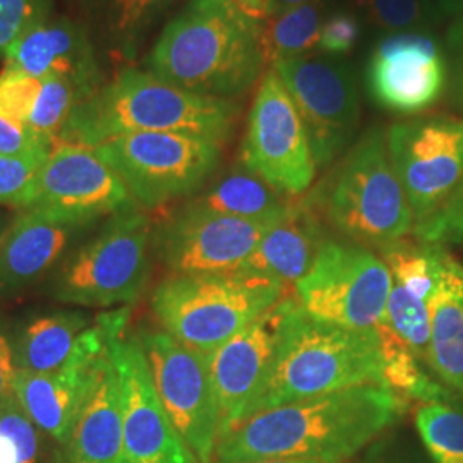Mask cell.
I'll return each mask as SVG.
<instances>
[{
	"label": "cell",
	"mask_w": 463,
	"mask_h": 463,
	"mask_svg": "<svg viewBox=\"0 0 463 463\" xmlns=\"http://www.w3.org/2000/svg\"><path fill=\"white\" fill-rule=\"evenodd\" d=\"M415 428L432 457H463V414L448 403H420Z\"/></svg>",
	"instance_id": "4dcf8cb0"
},
{
	"label": "cell",
	"mask_w": 463,
	"mask_h": 463,
	"mask_svg": "<svg viewBox=\"0 0 463 463\" xmlns=\"http://www.w3.org/2000/svg\"><path fill=\"white\" fill-rule=\"evenodd\" d=\"M361 38V24L359 19L340 11L331 14L321 26L319 49L330 55H345L355 47Z\"/></svg>",
	"instance_id": "74e56055"
},
{
	"label": "cell",
	"mask_w": 463,
	"mask_h": 463,
	"mask_svg": "<svg viewBox=\"0 0 463 463\" xmlns=\"http://www.w3.org/2000/svg\"><path fill=\"white\" fill-rule=\"evenodd\" d=\"M409 402L383 384H364L252 415L223 434L213 463L302 458L345 463L359 457L398 419Z\"/></svg>",
	"instance_id": "6da1fadb"
},
{
	"label": "cell",
	"mask_w": 463,
	"mask_h": 463,
	"mask_svg": "<svg viewBox=\"0 0 463 463\" xmlns=\"http://www.w3.org/2000/svg\"><path fill=\"white\" fill-rule=\"evenodd\" d=\"M271 225L223 215L187 203L155 233V248L174 275L241 269Z\"/></svg>",
	"instance_id": "5bb4252c"
},
{
	"label": "cell",
	"mask_w": 463,
	"mask_h": 463,
	"mask_svg": "<svg viewBox=\"0 0 463 463\" xmlns=\"http://www.w3.org/2000/svg\"><path fill=\"white\" fill-rule=\"evenodd\" d=\"M215 139L183 133H134L93 151L128 187L137 206L155 210L196 193L222 156Z\"/></svg>",
	"instance_id": "ba28073f"
},
{
	"label": "cell",
	"mask_w": 463,
	"mask_h": 463,
	"mask_svg": "<svg viewBox=\"0 0 463 463\" xmlns=\"http://www.w3.org/2000/svg\"><path fill=\"white\" fill-rule=\"evenodd\" d=\"M2 53L5 69L21 71L36 80L50 74L66 78L76 86L80 101L101 88L95 50L81 26L71 19L43 17L19 34Z\"/></svg>",
	"instance_id": "d6986e66"
},
{
	"label": "cell",
	"mask_w": 463,
	"mask_h": 463,
	"mask_svg": "<svg viewBox=\"0 0 463 463\" xmlns=\"http://www.w3.org/2000/svg\"><path fill=\"white\" fill-rule=\"evenodd\" d=\"M47 158L49 155H0V204H11L23 210Z\"/></svg>",
	"instance_id": "d6a6232c"
},
{
	"label": "cell",
	"mask_w": 463,
	"mask_h": 463,
	"mask_svg": "<svg viewBox=\"0 0 463 463\" xmlns=\"http://www.w3.org/2000/svg\"><path fill=\"white\" fill-rule=\"evenodd\" d=\"M16 364L11 345V335L4 328L0 321V411L16 397L14 381H16Z\"/></svg>",
	"instance_id": "7bdbcfd3"
},
{
	"label": "cell",
	"mask_w": 463,
	"mask_h": 463,
	"mask_svg": "<svg viewBox=\"0 0 463 463\" xmlns=\"http://www.w3.org/2000/svg\"><path fill=\"white\" fill-rule=\"evenodd\" d=\"M53 146L34 133L30 126L0 117V155L30 156L50 155Z\"/></svg>",
	"instance_id": "f35d334b"
},
{
	"label": "cell",
	"mask_w": 463,
	"mask_h": 463,
	"mask_svg": "<svg viewBox=\"0 0 463 463\" xmlns=\"http://www.w3.org/2000/svg\"><path fill=\"white\" fill-rule=\"evenodd\" d=\"M307 199L333 231L365 248L380 250L414 231L383 129L364 134Z\"/></svg>",
	"instance_id": "5b68a950"
},
{
	"label": "cell",
	"mask_w": 463,
	"mask_h": 463,
	"mask_svg": "<svg viewBox=\"0 0 463 463\" xmlns=\"http://www.w3.org/2000/svg\"><path fill=\"white\" fill-rule=\"evenodd\" d=\"M311 0H269V11H268V17L273 16V14H279L283 13L287 9H292V7H298L302 4H307Z\"/></svg>",
	"instance_id": "f6af8a7d"
},
{
	"label": "cell",
	"mask_w": 463,
	"mask_h": 463,
	"mask_svg": "<svg viewBox=\"0 0 463 463\" xmlns=\"http://www.w3.org/2000/svg\"><path fill=\"white\" fill-rule=\"evenodd\" d=\"M91 225L21 210L0 242V290H19L49 273Z\"/></svg>",
	"instance_id": "44dd1931"
},
{
	"label": "cell",
	"mask_w": 463,
	"mask_h": 463,
	"mask_svg": "<svg viewBox=\"0 0 463 463\" xmlns=\"http://www.w3.org/2000/svg\"><path fill=\"white\" fill-rule=\"evenodd\" d=\"M117 338L90 367L81 411L64 447L66 463H117L124 434L122 383L114 357Z\"/></svg>",
	"instance_id": "ffe728a7"
},
{
	"label": "cell",
	"mask_w": 463,
	"mask_h": 463,
	"mask_svg": "<svg viewBox=\"0 0 463 463\" xmlns=\"http://www.w3.org/2000/svg\"><path fill=\"white\" fill-rule=\"evenodd\" d=\"M448 88L453 105L463 109V21L457 23L447 40Z\"/></svg>",
	"instance_id": "60d3db41"
},
{
	"label": "cell",
	"mask_w": 463,
	"mask_h": 463,
	"mask_svg": "<svg viewBox=\"0 0 463 463\" xmlns=\"http://www.w3.org/2000/svg\"><path fill=\"white\" fill-rule=\"evenodd\" d=\"M374 330L380 336L383 384L386 388L409 403L412 400L420 403H451V392L426 373V364L384 319Z\"/></svg>",
	"instance_id": "484cf974"
},
{
	"label": "cell",
	"mask_w": 463,
	"mask_h": 463,
	"mask_svg": "<svg viewBox=\"0 0 463 463\" xmlns=\"http://www.w3.org/2000/svg\"><path fill=\"white\" fill-rule=\"evenodd\" d=\"M323 4L311 0L268 17L263 23L266 64L309 55L319 47L323 26Z\"/></svg>",
	"instance_id": "4316f807"
},
{
	"label": "cell",
	"mask_w": 463,
	"mask_h": 463,
	"mask_svg": "<svg viewBox=\"0 0 463 463\" xmlns=\"http://www.w3.org/2000/svg\"><path fill=\"white\" fill-rule=\"evenodd\" d=\"M355 4L378 28L398 33L419 28L436 13L430 0H355Z\"/></svg>",
	"instance_id": "1f68e13d"
},
{
	"label": "cell",
	"mask_w": 463,
	"mask_h": 463,
	"mask_svg": "<svg viewBox=\"0 0 463 463\" xmlns=\"http://www.w3.org/2000/svg\"><path fill=\"white\" fill-rule=\"evenodd\" d=\"M80 103L76 86L62 76L42 78V90L28 126L55 148L72 109Z\"/></svg>",
	"instance_id": "f546056e"
},
{
	"label": "cell",
	"mask_w": 463,
	"mask_h": 463,
	"mask_svg": "<svg viewBox=\"0 0 463 463\" xmlns=\"http://www.w3.org/2000/svg\"><path fill=\"white\" fill-rule=\"evenodd\" d=\"M386 141L415 227L434 215L462 183L463 120L415 117L393 124Z\"/></svg>",
	"instance_id": "7c38bea8"
},
{
	"label": "cell",
	"mask_w": 463,
	"mask_h": 463,
	"mask_svg": "<svg viewBox=\"0 0 463 463\" xmlns=\"http://www.w3.org/2000/svg\"><path fill=\"white\" fill-rule=\"evenodd\" d=\"M296 307V298L285 296L223 345L204 354L223 420L222 436L242 422L249 403L269 374Z\"/></svg>",
	"instance_id": "2e32d148"
},
{
	"label": "cell",
	"mask_w": 463,
	"mask_h": 463,
	"mask_svg": "<svg viewBox=\"0 0 463 463\" xmlns=\"http://www.w3.org/2000/svg\"><path fill=\"white\" fill-rule=\"evenodd\" d=\"M249 463H325L319 460H302V458H275V460H260V462Z\"/></svg>",
	"instance_id": "c3c4849f"
},
{
	"label": "cell",
	"mask_w": 463,
	"mask_h": 463,
	"mask_svg": "<svg viewBox=\"0 0 463 463\" xmlns=\"http://www.w3.org/2000/svg\"><path fill=\"white\" fill-rule=\"evenodd\" d=\"M241 165L290 198L302 196L315 183L317 166L309 134L273 67L266 71L250 105Z\"/></svg>",
	"instance_id": "30bf717a"
},
{
	"label": "cell",
	"mask_w": 463,
	"mask_h": 463,
	"mask_svg": "<svg viewBox=\"0 0 463 463\" xmlns=\"http://www.w3.org/2000/svg\"><path fill=\"white\" fill-rule=\"evenodd\" d=\"M91 325L80 311H57L24 321L11 333L17 371L45 374L62 369Z\"/></svg>",
	"instance_id": "cb8c5ba5"
},
{
	"label": "cell",
	"mask_w": 463,
	"mask_h": 463,
	"mask_svg": "<svg viewBox=\"0 0 463 463\" xmlns=\"http://www.w3.org/2000/svg\"><path fill=\"white\" fill-rule=\"evenodd\" d=\"M237 5H241L250 16L263 19L268 17L269 11V0H233Z\"/></svg>",
	"instance_id": "ee69618b"
},
{
	"label": "cell",
	"mask_w": 463,
	"mask_h": 463,
	"mask_svg": "<svg viewBox=\"0 0 463 463\" xmlns=\"http://www.w3.org/2000/svg\"><path fill=\"white\" fill-rule=\"evenodd\" d=\"M40 90L42 80L5 69L0 76V117L28 126Z\"/></svg>",
	"instance_id": "e575fe53"
},
{
	"label": "cell",
	"mask_w": 463,
	"mask_h": 463,
	"mask_svg": "<svg viewBox=\"0 0 463 463\" xmlns=\"http://www.w3.org/2000/svg\"><path fill=\"white\" fill-rule=\"evenodd\" d=\"M438 11H441V13H462L463 0H438Z\"/></svg>",
	"instance_id": "7dc6e473"
},
{
	"label": "cell",
	"mask_w": 463,
	"mask_h": 463,
	"mask_svg": "<svg viewBox=\"0 0 463 463\" xmlns=\"http://www.w3.org/2000/svg\"><path fill=\"white\" fill-rule=\"evenodd\" d=\"M430 309L428 365L445 386L463 398V266L445 248Z\"/></svg>",
	"instance_id": "603a6c76"
},
{
	"label": "cell",
	"mask_w": 463,
	"mask_h": 463,
	"mask_svg": "<svg viewBox=\"0 0 463 463\" xmlns=\"http://www.w3.org/2000/svg\"><path fill=\"white\" fill-rule=\"evenodd\" d=\"M393 279L380 254L347 239L326 237L309 271L296 283L302 311L352 330H374Z\"/></svg>",
	"instance_id": "9c48e42d"
},
{
	"label": "cell",
	"mask_w": 463,
	"mask_h": 463,
	"mask_svg": "<svg viewBox=\"0 0 463 463\" xmlns=\"http://www.w3.org/2000/svg\"><path fill=\"white\" fill-rule=\"evenodd\" d=\"M309 134L316 166L326 168L357 133L361 103L354 72L328 57L304 55L273 64Z\"/></svg>",
	"instance_id": "4fadbf2b"
},
{
	"label": "cell",
	"mask_w": 463,
	"mask_h": 463,
	"mask_svg": "<svg viewBox=\"0 0 463 463\" xmlns=\"http://www.w3.org/2000/svg\"><path fill=\"white\" fill-rule=\"evenodd\" d=\"M7 227H9V223L4 222V220H0V242H2V239H4V233L7 231Z\"/></svg>",
	"instance_id": "f907efd6"
},
{
	"label": "cell",
	"mask_w": 463,
	"mask_h": 463,
	"mask_svg": "<svg viewBox=\"0 0 463 463\" xmlns=\"http://www.w3.org/2000/svg\"><path fill=\"white\" fill-rule=\"evenodd\" d=\"M0 463H17L16 448L2 434H0Z\"/></svg>",
	"instance_id": "bcb514c9"
},
{
	"label": "cell",
	"mask_w": 463,
	"mask_h": 463,
	"mask_svg": "<svg viewBox=\"0 0 463 463\" xmlns=\"http://www.w3.org/2000/svg\"><path fill=\"white\" fill-rule=\"evenodd\" d=\"M383 319L415 355L428 365L430 344V302L414 298L393 281Z\"/></svg>",
	"instance_id": "f1b7e54d"
},
{
	"label": "cell",
	"mask_w": 463,
	"mask_h": 463,
	"mask_svg": "<svg viewBox=\"0 0 463 463\" xmlns=\"http://www.w3.org/2000/svg\"><path fill=\"white\" fill-rule=\"evenodd\" d=\"M354 463H419L412 453H409L400 443L397 436H380L361 453Z\"/></svg>",
	"instance_id": "b9f144b4"
},
{
	"label": "cell",
	"mask_w": 463,
	"mask_h": 463,
	"mask_svg": "<svg viewBox=\"0 0 463 463\" xmlns=\"http://www.w3.org/2000/svg\"><path fill=\"white\" fill-rule=\"evenodd\" d=\"M237 117L239 105L233 99L201 97L149 71L128 67L72 109L57 146L93 149L134 133L193 134L225 143Z\"/></svg>",
	"instance_id": "3957f363"
},
{
	"label": "cell",
	"mask_w": 463,
	"mask_h": 463,
	"mask_svg": "<svg viewBox=\"0 0 463 463\" xmlns=\"http://www.w3.org/2000/svg\"><path fill=\"white\" fill-rule=\"evenodd\" d=\"M189 203L216 213L275 225L294 210L298 199L281 194L241 165L222 175Z\"/></svg>",
	"instance_id": "d4e9b609"
},
{
	"label": "cell",
	"mask_w": 463,
	"mask_h": 463,
	"mask_svg": "<svg viewBox=\"0 0 463 463\" xmlns=\"http://www.w3.org/2000/svg\"><path fill=\"white\" fill-rule=\"evenodd\" d=\"M443 246L420 241L402 239L380 249L381 260L386 263L392 279L409 294L430 302L436 285Z\"/></svg>",
	"instance_id": "83f0119b"
},
{
	"label": "cell",
	"mask_w": 463,
	"mask_h": 463,
	"mask_svg": "<svg viewBox=\"0 0 463 463\" xmlns=\"http://www.w3.org/2000/svg\"><path fill=\"white\" fill-rule=\"evenodd\" d=\"M288 296L287 285L235 269L215 275H170L151 296L162 328L191 350L208 354Z\"/></svg>",
	"instance_id": "8992f818"
},
{
	"label": "cell",
	"mask_w": 463,
	"mask_h": 463,
	"mask_svg": "<svg viewBox=\"0 0 463 463\" xmlns=\"http://www.w3.org/2000/svg\"><path fill=\"white\" fill-rule=\"evenodd\" d=\"M139 208L116 172L91 148L59 145L52 149L23 210L93 225L103 216Z\"/></svg>",
	"instance_id": "9a60e30c"
},
{
	"label": "cell",
	"mask_w": 463,
	"mask_h": 463,
	"mask_svg": "<svg viewBox=\"0 0 463 463\" xmlns=\"http://www.w3.org/2000/svg\"><path fill=\"white\" fill-rule=\"evenodd\" d=\"M47 16L45 0H0V50L9 47L24 30Z\"/></svg>",
	"instance_id": "8d00e7d4"
},
{
	"label": "cell",
	"mask_w": 463,
	"mask_h": 463,
	"mask_svg": "<svg viewBox=\"0 0 463 463\" xmlns=\"http://www.w3.org/2000/svg\"><path fill=\"white\" fill-rule=\"evenodd\" d=\"M166 415L199 463H213L222 436V412L203 354L165 330L136 333Z\"/></svg>",
	"instance_id": "8fae6325"
},
{
	"label": "cell",
	"mask_w": 463,
	"mask_h": 463,
	"mask_svg": "<svg viewBox=\"0 0 463 463\" xmlns=\"http://www.w3.org/2000/svg\"><path fill=\"white\" fill-rule=\"evenodd\" d=\"M364 384H383L376 330H352L319 321L302 311L298 302L269 374L242 420L280 405Z\"/></svg>",
	"instance_id": "277c9868"
},
{
	"label": "cell",
	"mask_w": 463,
	"mask_h": 463,
	"mask_svg": "<svg viewBox=\"0 0 463 463\" xmlns=\"http://www.w3.org/2000/svg\"><path fill=\"white\" fill-rule=\"evenodd\" d=\"M14 397L0 411V434L16 448L17 463H38L40 434Z\"/></svg>",
	"instance_id": "d590c367"
},
{
	"label": "cell",
	"mask_w": 463,
	"mask_h": 463,
	"mask_svg": "<svg viewBox=\"0 0 463 463\" xmlns=\"http://www.w3.org/2000/svg\"><path fill=\"white\" fill-rule=\"evenodd\" d=\"M323 223L307 196L298 199L294 210L266 231L241 269L296 285L309 271L326 239Z\"/></svg>",
	"instance_id": "7402d4cb"
},
{
	"label": "cell",
	"mask_w": 463,
	"mask_h": 463,
	"mask_svg": "<svg viewBox=\"0 0 463 463\" xmlns=\"http://www.w3.org/2000/svg\"><path fill=\"white\" fill-rule=\"evenodd\" d=\"M170 0H114L116 26L122 33L137 32Z\"/></svg>",
	"instance_id": "ab89813d"
},
{
	"label": "cell",
	"mask_w": 463,
	"mask_h": 463,
	"mask_svg": "<svg viewBox=\"0 0 463 463\" xmlns=\"http://www.w3.org/2000/svg\"><path fill=\"white\" fill-rule=\"evenodd\" d=\"M114 357L124 397V434L117 463H199L156 395L137 335H120Z\"/></svg>",
	"instance_id": "e0dca14e"
},
{
	"label": "cell",
	"mask_w": 463,
	"mask_h": 463,
	"mask_svg": "<svg viewBox=\"0 0 463 463\" xmlns=\"http://www.w3.org/2000/svg\"><path fill=\"white\" fill-rule=\"evenodd\" d=\"M434 463H463V457H432Z\"/></svg>",
	"instance_id": "681fc988"
},
{
	"label": "cell",
	"mask_w": 463,
	"mask_h": 463,
	"mask_svg": "<svg viewBox=\"0 0 463 463\" xmlns=\"http://www.w3.org/2000/svg\"><path fill=\"white\" fill-rule=\"evenodd\" d=\"M266 64L263 23L233 0H189L158 36L149 72L201 97L244 95Z\"/></svg>",
	"instance_id": "7a4b0ae2"
},
{
	"label": "cell",
	"mask_w": 463,
	"mask_h": 463,
	"mask_svg": "<svg viewBox=\"0 0 463 463\" xmlns=\"http://www.w3.org/2000/svg\"><path fill=\"white\" fill-rule=\"evenodd\" d=\"M412 233L426 244L463 246V179L445 204L426 222L415 225Z\"/></svg>",
	"instance_id": "836d02e7"
},
{
	"label": "cell",
	"mask_w": 463,
	"mask_h": 463,
	"mask_svg": "<svg viewBox=\"0 0 463 463\" xmlns=\"http://www.w3.org/2000/svg\"><path fill=\"white\" fill-rule=\"evenodd\" d=\"M365 86L384 110L402 116L420 114L447 90V57L428 34H390L371 52Z\"/></svg>",
	"instance_id": "ac0fdd59"
},
{
	"label": "cell",
	"mask_w": 463,
	"mask_h": 463,
	"mask_svg": "<svg viewBox=\"0 0 463 463\" xmlns=\"http://www.w3.org/2000/svg\"><path fill=\"white\" fill-rule=\"evenodd\" d=\"M151 233L149 216L137 208L110 216L57 268L50 294L83 307L133 304L149 280Z\"/></svg>",
	"instance_id": "52a82bcc"
},
{
	"label": "cell",
	"mask_w": 463,
	"mask_h": 463,
	"mask_svg": "<svg viewBox=\"0 0 463 463\" xmlns=\"http://www.w3.org/2000/svg\"><path fill=\"white\" fill-rule=\"evenodd\" d=\"M430 2H432V5H434V9H436V11H438V2H436V0H430Z\"/></svg>",
	"instance_id": "816d5d0a"
}]
</instances>
